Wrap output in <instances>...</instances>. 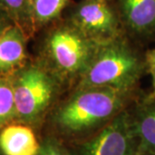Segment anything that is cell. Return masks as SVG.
Instances as JSON below:
<instances>
[{
	"instance_id": "obj_1",
	"label": "cell",
	"mask_w": 155,
	"mask_h": 155,
	"mask_svg": "<svg viewBox=\"0 0 155 155\" xmlns=\"http://www.w3.org/2000/svg\"><path fill=\"white\" fill-rule=\"evenodd\" d=\"M133 91L110 87L74 89L52 113L61 133L78 134L104 126L125 110Z\"/></svg>"
},
{
	"instance_id": "obj_2",
	"label": "cell",
	"mask_w": 155,
	"mask_h": 155,
	"mask_svg": "<svg viewBox=\"0 0 155 155\" xmlns=\"http://www.w3.org/2000/svg\"><path fill=\"white\" fill-rule=\"evenodd\" d=\"M145 70L144 58L121 35L98 46L74 89L110 87L133 91Z\"/></svg>"
},
{
	"instance_id": "obj_3",
	"label": "cell",
	"mask_w": 155,
	"mask_h": 155,
	"mask_svg": "<svg viewBox=\"0 0 155 155\" xmlns=\"http://www.w3.org/2000/svg\"><path fill=\"white\" fill-rule=\"evenodd\" d=\"M99 45L68 21L56 25L45 36L41 63L63 85L76 84Z\"/></svg>"
},
{
	"instance_id": "obj_4",
	"label": "cell",
	"mask_w": 155,
	"mask_h": 155,
	"mask_svg": "<svg viewBox=\"0 0 155 155\" xmlns=\"http://www.w3.org/2000/svg\"><path fill=\"white\" fill-rule=\"evenodd\" d=\"M11 78L17 119L29 124L44 117L64 86L42 63L22 67Z\"/></svg>"
},
{
	"instance_id": "obj_5",
	"label": "cell",
	"mask_w": 155,
	"mask_h": 155,
	"mask_svg": "<svg viewBox=\"0 0 155 155\" xmlns=\"http://www.w3.org/2000/svg\"><path fill=\"white\" fill-rule=\"evenodd\" d=\"M72 154L140 155L131 112L123 110Z\"/></svg>"
},
{
	"instance_id": "obj_6",
	"label": "cell",
	"mask_w": 155,
	"mask_h": 155,
	"mask_svg": "<svg viewBox=\"0 0 155 155\" xmlns=\"http://www.w3.org/2000/svg\"><path fill=\"white\" fill-rule=\"evenodd\" d=\"M69 22L98 44L122 35L119 17L106 2L84 0L73 9Z\"/></svg>"
},
{
	"instance_id": "obj_7",
	"label": "cell",
	"mask_w": 155,
	"mask_h": 155,
	"mask_svg": "<svg viewBox=\"0 0 155 155\" xmlns=\"http://www.w3.org/2000/svg\"><path fill=\"white\" fill-rule=\"evenodd\" d=\"M122 22L140 38L155 35V0H119Z\"/></svg>"
},
{
	"instance_id": "obj_8",
	"label": "cell",
	"mask_w": 155,
	"mask_h": 155,
	"mask_svg": "<svg viewBox=\"0 0 155 155\" xmlns=\"http://www.w3.org/2000/svg\"><path fill=\"white\" fill-rule=\"evenodd\" d=\"M27 34L13 24L0 34V73L17 72L26 60Z\"/></svg>"
},
{
	"instance_id": "obj_9",
	"label": "cell",
	"mask_w": 155,
	"mask_h": 155,
	"mask_svg": "<svg viewBox=\"0 0 155 155\" xmlns=\"http://www.w3.org/2000/svg\"><path fill=\"white\" fill-rule=\"evenodd\" d=\"M41 148L33 130L26 125L11 124L0 133L3 155H37Z\"/></svg>"
},
{
	"instance_id": "obj_10",
	"label": "cell",
	"mask_w": 155,
	"mask_h": 155,
	"mask_svg": "<svg viewBox=\"0 0 155 155\" xmlns=\"http://www.w3.org/2000/svg\"><path fill=\"white\" fill-rule=\"evenodd\" d=\"M131 114L140 145V153L155 154V97H146Z\"/></svg>"
},
{
	"instance_id": "obj_11",
	"label": "cell",
	"mask_w": 155,
	"mask_h": 155,
	"mask_svg": "<svg viewBox=\"0 0 155 155\" xmlns=\"http://www.w3.org/2000/svg\"><path fill=\"white\" fill-rule=\"evenodd\" d=\"M0 9L26 34L35 30L32 0H0Z\"/></svg>"
},
{
	"instance_id": "obj_12",
	"label": "cell",
	"mask_w": 155,
	"mask_h": 155,
	"mask_svg": "<svg viewBox=\"0 0 155 155\" xmlns=\"http://www.w3.org/2000/svg\"><path fill=\"white\" fill-rule=\"evenodd\" d=\"M68 0H32L35 27H41L54 22L61 16Z\"/></svg>"
},
{
	"instance_id": "obj_13",
	"label": "cell",
	"mask_w": 155,
	"mask_h": 155,
	"mask_svg": "<svg viewBox=\"0 0 155 155\" xmlns=\"http://www.w3.org/2000/svg\"><path fill=\"white\" fill-rule=\"evenodd\" d=\"M17 118L11 78H0V127Z\"/></svg>"
},
{
	"instance_id": "obj_14",
	"label": "cell",
	"mask_w": 155,
	"mask_h": 155,
	"mask_svg": "<svg viewBox=\"0 0 155 155\" xmlns=\"http://www.w3.org/2000/svg\"><path fill=\"white\" fill-rule=\"evenodd\" d=\"M37 155H73L61 142L54 138H47L41 144Z\"/></svg>"
},
{
	"instance_id": "obj_15",
	"label": "cell",
	"mask_w": 155,
	"mask_h": 155,
	"mask_svg": "<svg viewBox=\"0 0 155 155\" xmlns=\"http://www.w3.org/2000/svg\"><path fill=\"white\" fill-rule=\"evenodd\" d=\"M146 70L150 74L152 79V92L151 97H155V48L147 50L144 57Z\"/></svg>"
},
{
	"instance_id": "obj_16",
	"label": "cell",
	"mask_w": 155,
	"mask_h": 155,
	"mask_svg": "<svg viewBox=\"0 0 155 155\" xmlns=\"http://www.w3.org/2000/svg\"><path fill=\"white\" fill-rule=\"evenodd\" d=\"M14 24V22L11 19L5 11L0 9V34Z\"/></svg>"
},
{
	"instance_id": "obj_17",
	"label": "cell",
	"mask_w": 155,
	"mask_h": 155,
	"mask_svg": "<svg viewBox=\"0 0 155 155\" xmlns=\"http://www.w3.org/2000/svg\"><path fill=\"white\" fill-rule=\"evenodd\" d=\"M140 155H155L153 153H143V154H140Z\"/></svg>"
},
{
	"instance_id": "obj_18",
	"label": "cell",
	"mask_w": 155,
	"mask_h": 155,
	"mask_svg": "<svg viewBox=\"0 0 155 155\" xmlns=\"http://www.w3.org/2000/svg\"><path fill=\"white\" fill-rule=\"evenodd\" d=\"M92 1H101V2H106L107 0H92Z\"/></svg>"
},
{
	"instance_id": "obj_19",
	"label": "cell",
	"mask_w": 155,
	"mask_h": 155,
	"mask_svg": "<svg viewBox=\"0 0 155 155\" xmlns=\"http://www.w3.org/2000/svg\"><path fill=\"white\" fill-rule=\"evenodd\" d=\"M0 155H1V154H0Z\"/></svg>"
}]
</instances>
